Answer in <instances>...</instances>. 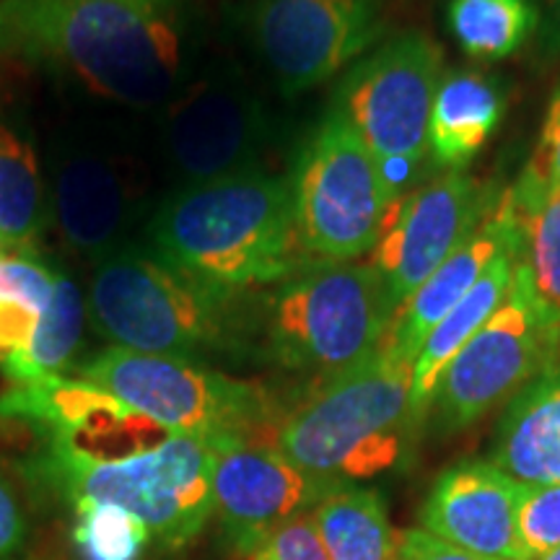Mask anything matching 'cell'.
Segmentation results:
<instances>
[{
	"mask_svg": "<svg viewBox=\"0 0 560 560\" xmlns=\"http://www.w3.org/2000/svg\"><path fill=\"white\" fill-rule=\"evenodd\" d=\"M486 206V192L465 172H446L392 206L371 249V268L380 272L397 310L478 231Z\"/></svg>",
	"mask_w": 560,
	"mask_h": 560,
	"instance_id": "obj_15",
	"label": "cell"
},
{
	"mask_svg": "<svg viewBox=\"0 0 560 560\" xmlns=\"http://www.w3.org/2000/svg\"><path fill=\"white\" fill-rule=\"evenodd\" d=\"M537 560H560V548H556V550H550L548 556H542V558H537Z\"/></svg>",
	"mask_w": 560,
	"mask_h": 560,
	"instance_id": "obj_36",
	"label": "cell"
},
{
	"mask_svg": "<svg viewBox=\"0 0 560 560\" xmlns=\"http://www.w3.org/2000/svg\"><path fill=\"white\" fill-rule=\"evenodd\" d=\"M198 283L247 293L306 265L291 179L257 166L161 195L143 240Z\"/></svg>",
	"mask_w": 560,
	"mask_h": 560,
	"instance_id": "obj_2",
	"label": "cell"
},
{
	"mask_svg": "<svg viewBox=\"0 0 560 560\" xmlns=\"http://www.w3.org/2000/svg\"><path fill=\"white\" fill-rule=\"evenodd\" d=\"M520 535L532 560L560 548V486L524 488Z\"/></svg>",
	"mask_w": 560,
	"mask_h": 560,
	"instance_id": "obj_28",
	"label": "cell"
},
{
	"mask_svg": "<svg viewBox=\"0 0 560 560\" xmlns=\"http://www.w3.org/2000/svg\"><path fill=\"white\" fill-rule=\"evenodd\" d=\"M272 138L270 107L231 62H202L145 130L161 192L257 170Z\"/></svg>",
	"mask_w": 560,
	"mask_h": 560,
	"instance_id": "obj_8",
	"label": "cell"
},
{
	"mask_svg": "<svg viewBox=\"0 0 560 560\" xmlns=\"http://www.w3.org/2000/svg\"><path fill=\"white\" fill-rule=\"evenodd\" d=\"M529 170L552 185H560V89H556L548 112H545L540 143H537V153L529 161Z\"/></svg>",
	"mask_w": 560,
	"mask_h": 560,
	"instance_id": "obj_32",
	"label": "cell"
},
{
	"mask_svg": "<svg viewBox=\"0 0 560 560\" xmlns=\"http://www.w3.org/2000/svg\"><path fill=\"white\" fill-rule=\"evenodd\" d=\"M213 441L177 436L115 459H86L45 444L26 459L24 475L42 493L115 503L136 514L151 540L166 550L190 545L213 516Z\"/></svg>",
	"mask_w": 560,
	"mask_h": 560,
	"instance_id": "obj_6",
	"label": "cell"
},
{
	"mask_svg": "<svg viewBox=\"0 0 560 560\" xmlns=\"http://www.w3.org/2000/svg\"><path fill=\"white\" fill-rule=\"evenodd\" d=\"M418 420L412 363L382 346L285 412L272 444L317 478L355 482L400 465Z\"/></svg>",
	"mask_w": 560,
	"mask_h": 560,
	"instance_id": "obj_4",
	"label": "cell"
},
{
	"mask_svg": "<svg viewBox=\"0 0 560 560\" xmlns=\"http://www.w3.org/2000/svg\"><path fill=\"white\" fill-rule=\"evenodd\" d=\"M545 37H548L552 52L560 60V0H548V11H545Z\"/></svg>",
	"mask_w": 560,
	"mask_h": 560,
	"instance_id": "obj_34",
	"label": "cell"
},
{
	"mask_svg": "<svg viewBox=\"0 0 560 560\" xmlns=\"http://www.w3.org/2000/svg\"><path fill=\"white\" fill-rule=\"evenodd\" d=\"M488 462L522 486H560L558 359L511 397Z\"/></svg>",
	"mask_w": 560,
	"mask_h": 560,
	"instance_id": "obj_19",
	"label": "cell"
},
{
	"mask_svg": "<svg viewBox=\"0 0 560 560\" xmlns=\"http://www.w3.org/2000/svg\"><path fill=\"white\" fill-rule=\"evenodd\" d=\"M446 24L470 58L499 62L527 45L540 26L535 0H450Z\"/></svg>",
	"mask_w": 560,
	"mask_h": 560,
	"instance_id": "obj_25",
	"label": "cell"
},
{
	"mask_svg": "<svg viewBox=\"0 0 560 560\" xmlns=\"http://www.w3.org/2000/svg\"><path fill=\"white\" fill-rule=\"evenodd\" d=\"M9 255H21V252H13L11 244L0 236V257H9Z\"/></svg>",
	"mask_w": 560,
	"mask_h": 560,
	"instance_id": "obj_35",
	"label": "cell"
},
{
	"mask_svg": "<svg viewBox=\"0 0 560 560\" xmlns=\"http://www.w3.org/2000/svg\"><path fill=\"white\" fill-rule=\"evenodd\" d=\"M192 0H0V60L128 117H149L200 60Z\"/></svg>",
	"mask_w": 560,
	"mask_h": 560,
	"instance_id": "obj_1",
	"label": "cell"
},
{
	"mask_svg": "<svg viewBox=\"0 0 560 560\" xmlns=\"http://www.w3.org/2000/svg\"><path fill=\"white\" fill-rule=\"evenodd\" d=\"M26 537H30V524L24 509L9 478L0 472V560L16 558L24 550Z\"/></svg>",
	"mask_w": 560,
	"mask_h": 560,
	"instance_id": "obj_30",
	"label": "cell"
},
{
	"mask_svg": "<svg viewBox=\"0 0 560 560\" xmlns=\"http://www.w3.org/2000/svg\"><path fill=\"white\" fill-rule=\"evenodd\" d=\"M441 75L444 55L436 42L418 30L400 32L348 68L332 109L359 132L387 174L395 164L416 166L429 156L431 107Z\"/></svg>",
	"mask_w": 560,
	"mask_h": 560,
	"instance_id": "obj_12",
	"label": "cell"
},
{
	"mask_svg": "<svg viewBox=\"0 0 560 560\" xmlns=\"http://www.w3.org/2000/svg\"><path fill=\"white\" fill-rule=\"evenodd\" d=\"M520 231V262L529 272L532 291L560 322V185L529 166L509 190Z\"/></svg>",
	"mask_w": 560,
	"mask_h": 560,
	"instance_id": "obj_22",
	"label": "cell"
},
{
	"mask_svg": "<svg viewBox=\"0 0 560 560\" xmlns=\"http://www.w3.org/2000/svg\"><path fill=\"white\" fill-rule=\"evenodd\" d=\"M244 30L283 96L359 62L384 34L382 0H252Z\"/></svg>",
	"mask_w": 560,
	"mask_h": 560,
	"instance_id": "obj_13",
	"label": "cell"
},
{
	"mask_svg": "<svg viewBox=\"0 0 560 560\" xmlns=\"http://www.w3.org/2000/svg\"><path fill=\"white\" fill-rule=\"evenodd\" d=\"M558 346L560 322L537 301L516 257L506 299L441 374L429 408L436 429L454 433L478 423L548 369Z\"/></svg>",
	"mask_w": 560,
	"mask_h": 560,
	"instance_id": "obj_11",
	"label": "cell"
},
{
	"mask_svg": "<svg viewBox=\"0 0 560 560\" xmlns=\"http://www.w3.org/2000/svg\"><path fill=\"white\" fill-rule=\"evenodd\" d=\"M42 164L52 226L70 255L96 265L143 240L164 195L145 132L112 117L66 115L47 132Z\"/></svg>",
	"mask_w": 560,
	"mask_h": 560,
	"instance_id": "obj_3",
	"label": "cell"
},
{
	"mask_svg": "<svg viewBox=\"0 0 560 560\" xmlns=\"http://www.w3.org/2000/svg\"><path fill=\"white\" fill-rule=\"evenodd\" d=\"M247 293L198 283L159 260L143 242L91 265L89 325L109 348L206 363L236 342Z\"/></svg>",
	"mask_w": 560,
	"mask_h": 560,
	"instance_id": "obj_5",
	"label": "cell"
},
{
	"mask_svg": "<svg viewBox=\"0 0 560 560\" xmlns=\"http://www.w3.org/2000/svg\"><path fill=\"white\" fill-rule=\"evenodd\" d=\"M514 240L516 219L514 210H511L509 192H503L493 215L482 221L470 240L459 244L397 310L384 348L395 353L397 359L408 363L416 361L420 346L433 327L459 304V299L472 289L475 280Z\"/></svg>",
	"mask_w": 560,
	"mask_h": 560,
	"instance_id": "obj_17",
	"label": "cell"
},
{
	"mask_svg": "<svg viewBox=\"0 0 560 560\" xmlns=\"http://www.w3.org/2000/svg\"><path fill=\"white\" fill-rule=\"evenodd\" d=\"M252 560H330L322 548L317 527H314L312 514L293 516L289 524H283Z\"/></svg>",
	"mask_w": 560,
	"mask_h": 560,
	"instance_id": "obj_29",
	"label": "cell"
},
{
	"mask_svg": "<svg viewBox=\"0 0 560 560\" xmlns=\"http://www.w3.org/2000/svg\"><path fill=\"white\" fill-rule=\"evenodd\" d=\"M73 542L81 560H140L151 540V532L136 514L115 503H73Z\"/></svg>",
	"mask_w": 560,
	"mask_h": 560,
	"instance_id": "obj_26",
	"label": "cell"
},
{
	"mask_svg": "<svg viewBox=\"0 0 560 560\" xmlns=\"http://www.w3.org/2000/svg\"><path fill=\"white\" fill-rule=\"evenodd\" d=\"M213 516L234 556H255L293 516L306 514L342 482L317 478L268 441H213Z\"/></svg>",
	"mask_w": 560,
	"mask_h": 560,
	"instance_id": "obj_14",
	"label": "cell"
},
{
	"mask_svg": "<svg viewBox=\"0 0 560 560\" xmlns=\"http://www.w3.org/2000/svg\"><path fill=\"white\" fill-rule=\"evenodd\" d=\"M397 560H493L462 550L425 529H405L397 537Z\"/></svg>",
	"mask_w": 560,
	"mask_h": 560,
	"instance_id": "obj_31",
	"label": "cell"
},
{
	"mask_svg": "<svg viewBox=\"0 0 560 560\" xmlns=\"http://www.w3.org/2000/svg\"><path fill=\"white\" fill-rule=\"evenodd\" d=\"M68 376L109 392L140 416L177 436L262 441L272 418L270 395L202 361L107 348L75 361Z\"/></svg>",
	"mask_w": 560,
	"mask_h": 560,
	"instance_id": "obj_9",
	"label": "cell"
},
{
	"mask_svg": "<svg viewBox=\"0 0 560 560\" xmlns=\"http://www.w3.org/2000/svg\"><path fill=\"white\" fill-rule=\"evenodd\" d=\"M524 488L490 462H462L433 482L420 529L482 558L532 560L520 535Z\"/></svg>",
	"mask_w": 560,
	"mask_h": 560,
	"instance_id": "obj_16",
	"label": "cell"
},
{
	"mask_svg": "<svg viewBox=\"0 0 560 560\" xmlns=\"http://www.w3.org/2000/svg\"><path fill=\"white\" fill-rule=\"evenodd\" d=\"M516 257H520V231H516V240L488 265L486 272L475 280L472 289L459 299V304L433 327L420 346L416 361H412V408H416L418 418L429 412L433 392H436V384L450 361L506 299Z\"/></svg>",
	"mask_w": 560,
	"mask_h": 560,
	"instance_id": "obj_21",
	"label": "cell"
},
{
	"mask_svg": "<svg viewBox=\"0 0 560 560\" xmlns=\"http://www.w3.org/2000/svg\"><path fill=\"white\" fill-rule=\"evenodd\" d=\"M395 314V301L371 262L314 260L268 296V350L283 369L325 382L369 361L387 340Z\"/></svg>",
	"mask_w": 560,
	"mask_h": 560,
	"instance_id": "obj_7",
	"label": "cell"
},
{
	"mask_svg": "<svg viewBox=\"0 0 560 560\" xmlns=\"http://www.w3.org/2000/svg\"><path fill=\"white\" fill-rule=\"evenodd\" d=\"M301 247L317 260H355L380 242L397 190L338 112L322 120L291 174Z\"/></svg>",
	"mask_w": 560,
	"mask_h": 560,
	"instance_id": "obj_10",
	"label": "cell"
},
{
	"mask_svg": "<svg viewBox=\"0 0 560 560\" xmlns=\"http://www.w3.org/2000/svg\"><path fill=\"white\" fill-rule=\"evenodd\" d=\"M58 265L42 260V255L0 257V301L21 304L42 314L52 296Z\"/></svg>",
	"mask_w": 560,
	"mask_h": 560,
	"instance_id": "obj_27",
	"label": "cell"
},
{
	"mask_svg": "<svg viewBox=\"0 0 560 560\" xmlns=\"http://www.w3.org/2000/svg\"><path fill=\"white\" fill-rule=\"evenodd\" d=\"M506 94L499 81L478 70H450L441 75L429 122V153L439 166L459 172L499 130Z\"/></svg>",
	"mask_w": 560,
	"mask_h": 560,
	"instance_id": "obj_20",
	"label": "cell"
},
{
	"mask_svg": "<svg viewBox=\"0 0 560 560\" xmlns=\"http://www.w3.org/2000/svg\"><path fill=\"white\" fill-rule=\"evenodd\" d=\"M37 312L26 310L11 301H0V366L11 359L13 353L26 348L32 340L34 325H37Z\"/></svg>",
	"mask_w": 560,
	"mask_h": 560,
	"instance_id": "obj_33",
	"label": "cell"
},
{
	"mask_svg": "<svg viewBox=\"0 0 560 560\" xmlns=\"http://www.w3.org/2000/svg\"><path fill=\"white\" fill-rule=\"evenodd\" d=\"M52 229L37 130L24 104L0 81V236L21 255H39Z\"/></svg>",
	"mask_w": 560,
	"mask_h": 560,
	"instance_id": "obj_18",
	"label": "cell"
},
{
	"mask_svg": "<svg viewBox=\"0 0 560 560\" xmlns=\"http://www.w3.org/2000/svg\"><path fill=\"white\" fill-rule=\"evenodd\" d=\"M89 325L86 293L68 270L58 268L52 296L34 325L32 340L24 350L3 363L11 384L37 382L42 376H62L75 366L83 330Z\"/></svg>",
	"mask_w": 560,
	"mask_h": 560,
	"instance_id": "obj_24",
	"label": "cell"
},
{
	"mask_svg": "<svg viewBox=\"0 0 560 560\" xmlns=\"http://www.w3.org/2000/svg\"><path fill=\"white\" fill-rule=\"evenodd\" d=\"M310 514L330 560H397V537L374 488L342 482Z\"/></svg>",
	"mask_w": 560,
	"mask_h": 560,
	"instance_id": "obj_23",
	"label": "cell"
}]
</instances>
